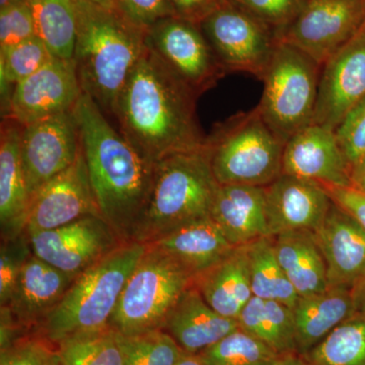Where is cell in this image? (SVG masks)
<instances>
[{
    "label": "cell",
    "instance_id": "cell-19",
    "mask_svg": "<svg viewBox=\"0 0 365 365\" xmlns=\"http://www.w3.org/2000/svg\"><path fill=\"white\" fill-rule=\"evenodd\" d=\"M326 262L329 287L351 289L365 274V232L344 209L334 203L314 232Z\"/></svg>",
    "mask_w": 365,
    "mask_h": 365
},
{
    "label": "cell",
    "instance_id": "cell-45",
    "mask_svg": "<svg viewBox=\"0 0 365 365\" xmlns=\"http://www.w3.org/2000/svg\"><path fill=\"white\" fill-rule=\"evenodd\" d=\"M355 309L365 314V274L351 288Z\"/></svg>",
    "mask_w": 365,
    "mask_h": 365
},
{
    "label": "cell",
    "instance_id": "cell-41",
    "mask_svg": "<svg viewBox=\"0 0 365 365\" xmlns=\"http://www.w3.org/2000/svg\"><path fill=\"white\" fill-rule=\"evenodd\" d=\"M46 338H25L0 351V365H44L54 350Z\"/></svg>",
    "mask_w": 365,
    "mask_h": 365
},
{
    "label": "cell",
    "instance_id": "cell-23",
    "mask_svg": "<svg viewBox=\"0 0 365 365\" xmlns=\"http://www.w3.org/2000/svg\"><path fill=\"white\" fill-rule=\"evenodd\" d=\"M211 218L234 247L269 235L265 188L251 185H220Z\"/></svg>",
    "mask_w": 365,
    "mask_h": 365
},
{
    "label": "cell",
    "instance_id": "cell-39",
    "mask_svg": "<svg viewBox=\"0 0 365 365\" xmlns=\"http://www.w3.org/2000/svg\"><path fill=\"white\" fill-rule=\"evenodd\" d=\"M35 36V21L28 0L0 9V48L19 44Z\"/></svg>",
    "mask_w": 365,
    "mask_h": 365
},
{
    "label": "cell",
    "instance_id": "cell-5",
    "mask_svg": "<svg viewBox=\"0 0 365 365\" xmlns=\"http://www.w3.org/2000/svg\"><path fill=\"white\" fill-rule=\"evenodd\" d=\"M146 248L138 242H122L79 274L41 326L44 338L58 345L74 336L109 328L125 285Z\"/></svg>",
    "mask_w": 365,
    "mask_h": 365
},
{
    "label": "cell",
    "instance_id": "cell-36",
    "mask_svg": "<svg viewBox=\"0 0 365 365\" xmlns=\"http://www.w3.org/2000/svg\"><path fill=\"white\" fill-rule=\"evenodd\" d=\"M33 254L30 237L24 232L13 239L1 240L0 247V306L6 307L13 294L24 266Z\"/></svg>",
    "mask_w": 365,
    "mask_h": 365
},
{
    "label": "cell",
    "instance_id": "cell-43",
    "mask_svg": "<svg viewBox=\"0 0 365 365\" xmlns=\"http://www.w3.org/2000/svg\"><path fill=\"white\" fill-rule=\"evenodd\" d=\"M176 16L200 25L223 0H169Z\"/></svg>",
    "mask_w": 365,
    "mask_h": 365
},
{
    "label": "cell",
    "instance_id": "cell-48",
    "mask_svg": "<svg viewBox=\"0 0 365 365\" xmlns=\"http://www.w3.org/2000/svg\"><path fill=\"white\" fill-rule=\"evenodd\" d=\"M72 1L83 2V4H96V6L107 7V9H117L115 0H72Z\"/></svg>",
    "mask_w": 365,
    "mask_h": 365
},
{
    "label": "cell",
    "instance_id": "cell-11",
    "mask_svg": "<svg viewBox=\"0 0 365 365\" xmlns=\"http://www.w3.org/2000/svg\"><path fill=\"white\" fill-rule=\"evenodd\" d=\"M145 43L199 95L227 73L200 25L193 21L179 16L163 19L148 30Z\"/></svg>",
    "mask_w": 365,
    "mask_h": 365
},
{
    "label": "cell",
    "instance_id": "cell-31",
    "mask_svg": "<svg viewBox=\"0 0 365 365\" xmlns=\"http://www.w3.org/2000/svg\"><path fill=\"white\" fill-rule=\"evenodd\" d=\"M304 357L313 365H365V314H352Z\"/></svg>",
    "mask_w": 365,
    "mask_h": 365
},
{
    "label": "cell",
    "instance_id": "cell-21",
    "mask_svg": "<svg viewBox=\"0 0 365 365\" xmlns=\"http://www.w3.org/2000/svg\"><path fill=\"white\" fill-rule=\"evenodd\" d=\"M21 126L4 117L0 130V230L1 240L26 232L31 196L21 158Z\"/></svg>",
    "mask_w": 365,
    "mask_h": 365
},
{
    "label": "cell",
    "instance_id": "cell-26",
    "mask_svg": "<svg viewBox=\"0 0 365 365\" xmlns=\"http://www.w3.org/2000/svg\"><path fill=\"white\" fill-rule=\"evenodd\" d=\"M194 287L218 314L237 319L254 297L247 245L235 247L220 263L196 278Z\"/></svg>",
    "mask_w": 365,
    "mask_h": 365
},
{
    "label": "cell",
    "instance_id": "cell-7",
    "mask_svg": "<svg viewBox=\"0 0 365 365\" xmlns=\"http://www.w3.org/2000/svg\"><path fill=\"white\" fill-rule=\"evenodd\" d=\"M193 284L181 264L155 245H148L125 285L110 327L123 336L162 330L170 309Z\"/></svg>",
    "mask_w": 365,
    "mask_h": 365
},
{
    "label": "cell",
    "instance_id": "cell-4",
    "mask_svg": "<svg viewBox=\"0 0 365 365\" xmlns=\"http://www.w3.org/2000/svg\"><path fill=\"white\" fill-rule=\"evenodd\" d=\"M218 188L206 145L158 160L132 242L151 244L184 225L211 217Z\"/></svg>",
    "mask_w": 365,
    "mask_h": 365
},
{
    "label": "cell",
    "instance_id": "cell-51",
    "mask_svg": "<svg viewBox=\"0 0 365 365\" xmlns=\"http://www.w3.org/2000/svg\"><path fill=\"white\" fill-rule=\"evenodd\" d=\"M364 32H365V23H364Z\"/></svg>",
    "mask_w": 365,
    "mask_h": 365
},
{
    "label": "cell",
    "instance_id": "cell-38",
    "mask_svg": "<svg viewBox=\"0 0 365 365\" xmlns=\"http://www.w3.org/2000/svg\"><path fill=\"white\" fill-rule=\"evenodd\" d=\"M335 135L350 168L364 157L365 97L343 118Z\"/></svg>",
    "mask_w": 365,
    "mask_h": 365
},
{
    "label": "cell",
    "instance_id": "cell-44",
    "mask_svg": "<svg viewBox=\"0 0 365 365\" xmlns=\"http://www.w3.org/2000/svg\"><path fill=\"white\" fill-rule=\"evenodd\" d=\"M350 179L352 188L365 194V155L350 168Z\"/></svg>",
    "mask_w": 365,
    "mask_h": 365
},
{
    "label": "cell",
    "instance_id": "cell-15",
    "mask_svg": "<svg viewBox=\"0 0 365 365\" xmlns=\"http://www.w3.org/2000/svg\"><path fill=\"white\" fill-rule=\"evenodd\" d=\"M73 59L54 57L14 86L9 114L21 126L71 112L83 95Z\"/></svg>",
    "mask_w": 365,
    "mask_h": 365
},
{
    "label": "cell",
    "instance_id": "cell-22",
    "mask_svg": "<svg viewBox=\"0 0 365 365\" xmlns=\"http://www.w3.org/2000/svg\"><path fill=\"white\" fill-rule=\"evenodd\" d=\"M239 328L237 319L218 314L193 284L170 309L162 330L176 341L182 351L200 354Z\"/></svg>",
    "mask_w": 365,
    "mask_h": 365
},
{
    "label": "cell",
    "instance_id": "cell-9",
    "mask_svg": "<svg viewBox=\"0 0 365 365\" xmlns=\"http://www.w3.org/2000/svg\"><path fill=\"white\" fill-rule=\"evenodd\" d=\"M200 28L225 72L263 78L278 43L272 29L232 0H223Z\"/></svg>",
    "mask_w": 365,
    "mask_h": 365
},
{
    "label": "cell",
    "instance_id": "cell-17",
    "mask_svg": "<svg viewBox=\"0 0 365 365\" xmlns=\"http://www.w3.org/2000/svg\"><path fill=\"white\" fill-rule=\"evenodd\" d=\"M265 188L269 235L314 232L325 220L333 200L321 182L282 174Z\"/></svg>",
    "mask_w": 365,
    "mask_h": 365
},
{
    "label": "cell",
    "instance_id": "cell-14",
    "mask_svg": "<svg viewBox=\"0 0 365 365\" xmlns=\"http://www.w3.org/2000/svg\"><path fill=\"white\" fill-rule=\"evenodd\" d=\"M91 215L101 216L81 150L71 167L46 182L34 195L26 232L55 230Z\"/></svg>",
    "mask_w": 365,
    "mask_h": 365
},
{
    "label": "cell",
    "instance_id": "cell-37",
    "mask_svg": "<svg viewBox=\"0 0 365 365\" xmlns=\"http://www.w3.org/2000/svg\"><path fill=\"white\" fill-rule=\"evenodd\" d=\"M257 20L272 29L276 35L282 32L302 13L307 0H232Z\"/></svg>",
    "mask_w": 365,
    "mask_h": 365
},
{
    "label": "cell",
    "instance_id": "cell-2",
    "mask_svg": "<svg viewBox=\"0 0 365 365\" xmlns=\"http://www.w3.org/2000/svg\"><path fill=\"white\" fill-rule=\"evenodd\" d=\"M98 211L123 242H132L148 201L155 163L115 128L93 98L72 110Z\"/></svg>",
    "mask_w": 365,
    "mask_h": 365
},
{
    "label": "cell",
    "instance_id": "cell-46",
    "mask_svg": "<svg viewBox=\"0 0 365 365\" xmlns=\"http://www.w3.org/2000/svg\"><path fill=\"white\" fill-rule=\"evenodd\" d=\"M269 365H313L302 355L292 353V354L282 355L279 359Z\"/></svg>",
    "mask_w": 365,
    "mask_h": 365
},
{
    "label": "cell",
    "instance_id": "cell-29",
    "mask_svg": "<svg viewBox=\"0 0 365 365\" xmlns=\"http://www.w3.org/2000/svg\"><path fill=\"white\" fill-rule=\"evenodd\" d=\"M247 249L254 297L294 307L299 297L278 261L274 237L255 240L247 245Z\"/></svg>",
    "mask_w": 365,
    "mask_h": 365
},
{
    "label": "cell",
    "instance_id": "cell-34",
    "mask_svg": "<svg viewBox=\"0 0 365 365\" xmlns=\"http://www.w3.org/2000/svg\"><path fill=\"white\" fill-rule=\"evenodd\" d=\"M120 340L124 365H176L182 353L176 341L160 329L134 336L120 334Z\"/></svg>",
    "mask_w": 365,
    "mask_h": 365
},
{
    "label": "cell",
    "instance_id": "cell-10",
    "mask_svg": "<svg viewBox=\"0 0 365 365\" xmlns=\"http://www.w3.org/2000/svg\"><path fill=\"white\" fill-rule=\"evenodd\" d=\"M365 23V0H307L302 13L277 35L323 66L354 39Z\"/></svg>",
    "mask_w": 365,
    "mask_h": 365
},
{
    "label": "cell",
    "instance_id": "cell-35",
    "mask_svg": "<svg viewBox=\"0 0 365 365\" xmlns=\"http://www.w3.org/2000/svg\"><path fill=\"white\" fill-rule=\"evenodd\" d=\"M54 58L37 36L19 44L0 48V78L11 86L32 76Z\"/></svg>",
    "mask_w": 365,
    "mask_h": 365
},
{
    "label": "cell",
    "instance_id": "cell-42",
    "mask_svg": "<svg viewBox=\"0 0 365 365\" xmlns=\"http://www.w3.org/2000/svg\"><path fill=\"white\" fill-rule=\"evenodd\" d=\"M325 187L333 202L349 213L365 232V194L352 187Z\"/></svg>",
    "mask_w": 365,
    "mask_h": 365
},
{
    "label": "cell",
    "instance_id": "cell-28",
    "mask_svg": "<svg viewBox=\"0 0 365 365\" xmlns=\"http://www.w3.org/2000/svg\"><path fill=\"white\" fill-rule=\"evenodd\" d=\"M240 329L270 346L280 355L297 353L292 307L253 297L237 319Z\"/></svg>",
    "mask_w": 365,
    "mask_h": 365
},
{
    "label": "cell",
    "instance_id": "cell-1",
    "mask_svg": "<svg viewBox=\"0 0 365 365\" xmlns=\"http://www.w3.org/2000/svg\"><path fill=\"white\" fill-rule=\"evenodd\" d=\"M199 96L146 46L120 93L113 118L132 145L155 163L206 145L207 137L196 114Z\"/></svg>",
    "mask_w": 365,
    "mask_h": 365
},
{
    "label": "cell",
    "instance_id": "cell-33",
    "mask_svg": "<svg viewBox=\"0 0 365 365\" xmlns=\"http://www.w3.org/2000/svg\"><path fill=\"white\" fill-rule=\"evenodd\" d=\"M199 355L208 365H269L282 356L240 328Z\"/></svg>",
    "mask_w": 365,
    "mask_h": 365
},
{
    "label": "cell",
    "instance_id": "cell-30",
    "mask_svg": "<svg viewBox=\"0 0 365 365\" xmlns=\"http://www.w3.org/2000/svg\"><path fill=\"white\" fill-rule=\"evenodd\" d=\"M35 21L36 36L56 58H73L76 11L72 0H28Z\"/></svg>",
    "mask_w": 365,
    "mask_h": 365
},
{
    "label": "cell",
    "instance_id": "cell-32",
    "mask_svg": "<svg viewBox=\"0 0 365 365\" xmlns=\"http://www.w3.org/2000/svg\"><path fill=\"white\" fill-rule=\"evenodd\" d=\"M57 351L63 365H124L120 334L112 327L62 341Z\"/></svg>",
    "mask_w": 365,
    "mask_h": 365
},
{
    "label": "cell",
    "instance_id": "cell-8",
    "mask_svg": "<svg viewBox=\"0 0 365 365\" xmlns=\"http://www.w3.org/2000/svg\"><path fill=\"white\" fill-rule=\"evenodd\" d=\"M321 71L318 62L306 53L278 41L261 79L264 90L257 110L285 143L313 124Z\"/></svg>",
    "mask_w": 365,
    "mask_h": 365
},
{
    "label": "cell",
    "instance_id": "cell-27",
    "mask_svg": "<svg viewBox=\"0 0 365 365\" xmlns=\"http://www.w3.org/2000/svg\"><path fill=\"white\" fill-rule=\"evenodd\" d=\"M273 237L278 261L299 297L328 289L325 259L313 232H288Z\"/></svg>",
    "mask_w": 365,
    "mask_h": 365
},
{
    "label": "cell",
    "instance_id": "cell-12",
    "mask_svg": "<svg viewBox=\"0 0 365 365\" xmlns=\"http://www.w3.org/2000/svg\"><path fill=\"white\" fill-rule=\"evenodd\" d=\"M28 235L36 256L74 278L125 242L98 215Z\"/></svg>",
    "mask_w": 365,
    "mask_h": 365
},
{
    "label": "cell",
    "instance_id": "cell-20",
    "mask_svg": "<svg viewBox=\"0 0 365 365\" xmlns=\"http://www.w3.org/2000/svg\"><path fill=\"white\" fill-rule=\"evenodd\" d=\"M76 278L32 254L20 274L6 309L21 328L42 326Z\"/></svg>",
    "mask_w": 365,
    "mask_h": 365
},
{
    "label": "cell",
    "instance_id": "cell-40",
    "mask_svg": "<svg viewBox=\"0 0 365 365\" xmlns=\"http://www.w3.org/2000/svg\"><path fill=\"white\" fill-rule=\"evenodd\" d=\"M115 4L129 23L144 32L163 19L176 16L169 0H115Z\"/></svg>",
    "mask_w": 365,
    "mask_h": 365
},
{
    "label": "cell",
    "instance_id": "cell-3",
    "mask_svg": "<svg viewBox=\"0 0 365 365\" xmlns=\"http://www.w3.org/2000/svg\"><path fill=\"white\" fill-rule=\"evenodd\" d=\"M76 38L73 62L83 93L114 117L120 93L146 48V32L118 11L74 2Z\"/></svg>",
    "mask_w": 365,
    "mask_h": 365
},
{
    "label": "cell",
    "instance_id": "cell-16",
    "mask_svg": "<svg viewBox=\"0 0 365 365\" xmlns=\"http://www.w3.org/2000/svg\"><path fill=\"white\" fill-rule=\"evenodd\" d=\"M365 97V32L322 66L313 124L335 131L348 112Z\"/></svg>",
    "mask_w": 365,
    "mask_h": 365
},
{
    "label": "cell",
    "instance_id": "cell-49",
    "mask_svg": "<svg viewBox=\"0 0 365 365\" xmlns=\"http://www.w3.org/2000/svg\"><path fill=\"white\" fill-rule=\"evenodd\" d=\"M44 365H63V362H62L61 357H60L57 350H54L52 352V354L50 355L49 359H48Z\"/></svg>",
    "mask_w": 365,
    "mask_h": 365
},
{
    "label": "cell",
    "instance_id": "cell-18",
    "mask_svg": "<svg viewBox=\"0 0 365 365\" xmlns=\"http://www.w3.org/2000/svg\"><path fill=\"white\" fill-rule=\"evenodd\" d=\"M282 174L313 180L329 187H351L350 167L335 131L311 124L285 143Z\"/></svg>",
    "mask_w": 365,
    "mask_h": 365
},
{
    "label": "cell",
    "instance_id": "cell-13",
    "mask_svg": "<svg viewBox=\"0 0 365 365\" xmlns=\"http://www.w3.org/2000/svg\"><path fill=\"white\" fill-rule=\"evenodd\" d=\"M81 150L72 111L23 126L21 158L31 200L46 182L76 162Z\"/></svg>",
    "mask_w": 365,
    "mask_h": 365
},
{
    "label": "cell",
    "instance_id": "cell-6",
    "mask_svg": "<svg viewBox=\"0 0 365 365\" xmlns=\"http://www.w3.org/2000/svg\"><path fill=\"white\" fill-rule=\"evenodd\" d=\"M284 146L257 108L232 117L206 141L220 185L268 186L282 175Z\"/></svg>",
    "mask_w": 365,
    "mask_h": 365
},
{
    "label": "cell",
    "instance_id": "cell-24",
    "mask_svg": "<svg viewBox=\"0 0 365 365\" xmlns=\"http://www.w3.org/2000/svg\"><path fill=\"white\" fill-rule=\"evenodd\" d=\"M297 354L304 356L356 313L351 289L331 287L325 292L299 297L292 307Z\"/></svg>",
    "mask_w": 365,
    "mask_h": 365
},
{
    "label": "cell",
    "instance_id": "cell-47",
    "mask_svg": "<svg viewBox=\"0 0 365 365\" xmlns=\"http://www.w3.org/2000/svg\"><path fill=\"white\" fill-rule=\"evenodd\" d=\"M176 365H208L199 354H190L182 351Z\"/></svg>",
    "mask_w": 365,
    "mask_h": 365
},
{
    "label": "cell",
    "instance_id": "cell-50",
    "mask_svg": "<svg viewBox=\"0 0 365 365\" xmlns=\"http://www.w3.org/2000/svg\"><path fill=\"white\" fill-rule=\"evenodd\" d=\"M25 1H26V0H0V9H6L7 6H14V4Z\"/></svg>",
    "mask_w": 365,
    "mask_h": 365
},
{
    "label": "cell",
    "instance_id": "cell-25",
    "mask_svg": "<svg viewBox=\"0 0 365 365\" xmlns=\"http://www.w3.org/2000/svg\"><path fill=\"white\" fill-rule=\"evenodd\" d=\"M151 244L181 264L194 280L235 248L211 217L184 225Z\"/></svg>",
    "mask_w": 365,
    "mask_h": 365
}]
</instances>
